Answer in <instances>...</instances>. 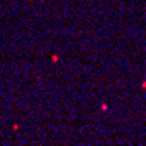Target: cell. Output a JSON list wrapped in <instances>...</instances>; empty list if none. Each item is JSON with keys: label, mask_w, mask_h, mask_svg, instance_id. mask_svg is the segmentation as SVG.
Instances as JSON below:
<instances>
[{"label": "cell", "mask_w": 146, "mask_h": 146, "mask_svg": "<svg viewBox=\"0 0 146 146\" xmlns=\"http://www.w3.org/2000/svg\"><path fill=\"white\" fill-rule=\"evenodd\" d=\"M144 89H146V82H144Z\"/></svg>", "instance_id": "6da1fadb"}]
</instances>
